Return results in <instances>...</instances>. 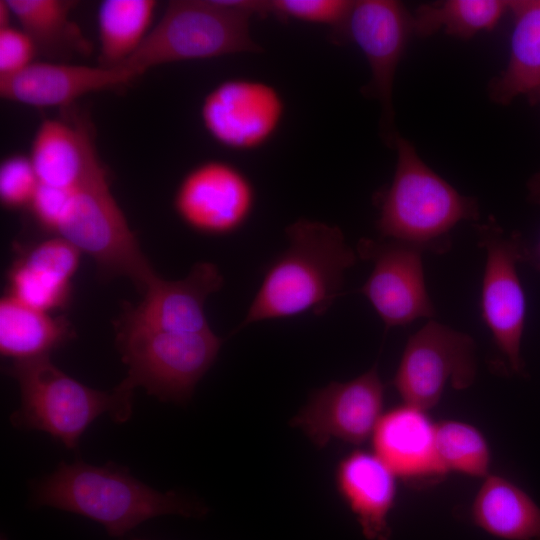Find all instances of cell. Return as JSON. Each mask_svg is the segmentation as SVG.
Here are the masks:
<instances>
[{"mask_svg": "<svg viewBox=\"0 0 540 540\" xmlns=\"http://www.w3.org/2000/svg\"><path fill=\"white\" fill-rule=\"evenodd\" d=\"M154 0H105L97 12L100 65L114 68L127 61L150 30Z\"/></svg>", "mask_w": 540, "mask_h": 540, "instance_id": "obj_25", "label": "cell"}, {"mask_svg": "<svg viewBox=\"0 0 540 540\" xmlns=\"http://www.w3.org/2000/svg\"><path fill=\"white\" fill-rule=\"evenodd\" d=\"M285 233L289 246L267 269L236 332L265 320L309 312L321 316L341 295L345 272L358 256L342 230L302 218Z\"/></svg>", "mask_w": 540, "mask_h": 540, "instance_id": "obj_1", "label": "cell"}, {"mask_svg": "<svg viewBox=\"0 0 540 540\" xmlns=\"http://www.w3.org/2000/svg\"><path fill=\"white\" fill-rule=\"evenodd\" d=\"M37 47L21 29L0 28V78L20 73L34 63Z\"/></svg>", "mask_w": 540, "mask_h": 540, "instance_id": "obj_30", "label": "cell"}, {"mask_svg": "<svg viewBox=\"0 0 540 540\" xmlns=\"http://www.w3.org/2000/svg\"><path fill=\"white\" fill-rule=\"evenodd\" d=\"M257 0H175L122 65L137 78L163 64L259 53L250 33Z\"/></svg>", "mask_w": 540, "mask_h": 540, "instance_id": "obj_4", "label": "cell"}, {"mask_svg": "<svg viewBox=\"0 0 540 540\" xmlns=\"http://www.w3.org/2000/svg\"><path fill=\"white\" fill-rule=\"evenodd\" d=\"M473 338L435 320L411 335L393 378L404 404L428 411L440 401L447 384L469 388L477 373Z\"/></svg>", "mask_w": 540, "mask_h": 540, "instance_id": "obj_10", "label": "cell"}, {"mask_svg": "<svg viewBox=\"0 0 540 540\" xmlns=\"http://www.w3.org/2000/svg\"><path fill=\"white\" fill-rule=\"evenodd\" d=\"M385 388L374 365L360 376L315 390L291 420L319 448L337 439L361 445L383 415Z\"/></svg>", "mask_w": 540, "mask_h": 540, "instance_id": "obj_13", "label": "cell"}, {"mask_svg": "<svg viewBox=\"0 0 540 540\" xmlns=\"http://www.w3.org/2000/svg\"><path fill=\"white\" fill-rule=\"evenodd\" d=\"M514 27L504 70L487 85L489 99L509 105L518 96L540 103V0L508 1Z\"/></svg>", "mask_w": 540, "mask_h": 540, "instance_id": "obj_20", "label": "cell"}, {"mask_svg": "<svg viewBox=\"0 0 540 540\" xmlns=\"http://www.w3.org/2000/svg\"><path fill=\"white\" fill-rule=\"evenodd\" d=\"M81 252L58 236L37 243L12 266L8 280L10 296L37 310L49 312L65 307L71 293Z\"/></svg>", "mask_w": 540, "mask_h": 540, "instance_id": "obj_19", "label": "cell"}, {"mask_svg": "<svg viewBox=\"0 0 540 540\" xmlns=\"http://www.w3.org/2000/svg\"><path fill=\"white\" fill-rule=\"evenodd\" d=\"M284 114V100L274 86L247 78L220 82L206 94L200 107L207 134L220 146L240 152L266 145Z\"/></svg>", "mask_w": 540, "mask_h": 540, "instance_id": "obj_11", "label": "cell"}, {"mask_svg": "<svg viewBox=\"0 0 540 540\" xmlns=\"http://www.w3.org/2000/svg\"><path fill=\"white\" fill-rule=\"evenodd\" d=\"M39 180L28 156L6 157L0 165V200L8 208L29 206Z\"/></svg>", "mask_w": 540, "mask_h": 540, "instance_id": "obj_29", "label": "cell"}, {"mask_svg": "<svg viewBox=\"0 0 540 540\" xmlns=\"http://www.w3.org/2000/svg\"><path fill=\"white\" fill-rule=\"evenodd\" d=\"M73 190L39 184L29 206L45 229L57 231L68 212Z\"/></svg>", "mask_w": 540, "mask_h": 540, "instance_id": "obj_31", "label": "cell"}, {"mask_svg": "<svg viewBox=\"0 0 540 540\" xmlns=\"http://www.w3.org/2000/svg\"><path fill=\"white\" fill-rule=\"evenodd\" d=\"M134 540H143V539H134Z\"/></svg>", "mask_w": 540, "mask_h": 540, "instance_id": "obj_33", "label": "cell"}, {"mask_svg": "<svg viewBox=\"0 0 540 540\" xmlns=\"http://www.w3.org/2000/svg\"><path fill=\"white\" fill-rule=\"evenodd\" d=\"M435 445L438 460L446 473L485 478L490 474L489 444L475 426L458 421L435 423Z\"/></svg>", "mask_w": 540, "mask_h": 540, "instance_id": "obj_27", "label": "cell"}, {"mask_svg": "<svg viewBox=\"0 0 540 540\" xmlns=\"http://www.w3.org/2000/svg\"><path fill=\"white\" fill-rule=\"evenodd\" d=\"M422 253L409 245L382 238H364L358 243L357 255L373 264L359 292L370 302L386 329L435 315L426 289Z\"/></svg>", "mask_w": 540, "mask_h": 540, "instance_id": "obj_12", "label": "cell"}, {"mask_svg": "<svg viewBox=\"0 0 540 540\" xmlns=\"http://www.w3.org/2000/svg\"><path fill=\"white\" fill-rule=\"evenodd\" d=\"M223 283L222 274L211 262L196 263L180 280L167 281L157 276L143 293L142 301L126 308L117 325L179 333L209 331L205 303Z\"/></svg>", "mask_w": 540, "mask_h": 540, "instance_id": "obj_15", "label": "cell"}, {"mask_svg": "<svg viewBox=\"0 0 540 540\" xmlns=\"http://www.w3.org/2000/svg\"><path fill=\"white\" fill-rule=\"evenodd\" d=\"M256 202L251 180L239 168L209 160L192 168L180 182L174 208L191 229L207 235H228L242 228Z\"/></svg>", "mask_w": 540, "mask_h": 540, "instance_id": "obj_14", "label": "cell"}, {"mask_svg": "<svg viewBox=\"0 0 540 540\" xmlns=\"http://www.w3.org/2000/svg\"><path fill=\"white\" fill-rule=\"evenodd\" d=\"M397 476L373 451L355 449L335 472L337 490L367 540H390L389 514L397 496Z\"/></svg>", "mask_w": 540, "mask_h": 540, "instance_id": "obj_18", "label": "cell"}, {"mask_svg": "<svg viewBox=\"0 0 540 540\" xmlns=\"http://www.w3.org/2000/svg\"><path fill=\"white\" fill-rule=\"evenodd\" d=\"M222 339L212 330L179 333L117 325L116 343L127 376L113 390L115 422L132 413V393L138 386L161 401L183 403L213 365Z\"/></svg>", "mask_w": 540, "mask_h": 540, "instance_id": "obj_5", "label": "cell"}, {"mask_svg": "<svg viewBox=\"0 0 540 540\" xmlns=\"http://www.w3.org/2000/svg\"><path fill=\"white\" fill-rule=\"evenodd\" d=\"M136 78L124 67L34 62L18 74L0 78V95L28 106L59 107L91 93L123 87Z\"/></svg>", "mask_w": 540, "mask_h": 540, "instance_id": "obj_16", "label": "cell"}, {"mask_svg": "<svg viewBox=\"0 0 540 540\" xmlns=\"http://www.w3.org/2000/svg\"><path fill=\"white\" fill-rule=\"evenodd\" d=\"M95 153L90 133L82 124L45 119L35 133L29 158L40 184L74 189Z\"/></svg>", "mask_w": 540, "mask_h": 540, "instance_id": "obj_21", "label": "cell"}, {"mask_svg": "<svg viewBox=\"0 0 540 540\" xmlns=\"http://www.w3.org/2000/svg\"><path fill=\"white\" fill-rule=\"evenodd\" d=\"M508 12V1L445 0L423 4L412 13L413 33L428 37L442 30L449 36L469 40L477 33L493 30Z\"/></svg>", "mask_w": 540, "mask_h": 540, "instance_id": "obj_26", "label": "cell"}, {"mask_svg": "<svg viewBox=\"0 0 540 540\" xmlns=\"http://www.w3.org/2000/svg\"><path fill=\"white\" fill-rule=\"evenodd\" d=\"M478 245L485 251L481 318L510 370L524 374L521 342L526 319V298L517 264L527 260L529 249L518 233L508 234L493 216L475 225Z\"/></svg>", "mask_w": 540, "mask_h": 540, "instance_id": "obj_8", "label": "cell"}, {"mask_svg": "<svg viewBox=\"0 0 540 540\" xmlns=\"http://www.w3.org/2000/svg\"><path fill=\"white\" fill-rule=\"evenodd\" d=\"M413 33V18L394 0H357L334 41L352 42L362 51L370 68V81L362 93L379 102L380 135L389 148L400 137L395 126L393 86L398 65Z\"/></svg>", "mask_w": 540, "mask_h": 540, "instance_id": "obj_9", "label": "cell"}, {"mask_svg": "<svg viewBox=\"0 0 540 540\" xmlns=\"http://www.w3.org/2000/svg\"><path fill=\"white\" fill-rule=\"evenodd\" d=\"M351 0H267V14L330 28L332 42L342 31L353 6Z\"/></svg>", "mask_w": 540, "mask_h": 540, "instance_id": "obj_28", "label": "cell"}, {"mask_svg": "<svg viewBox=\"0 0 540 540\" xmlns=\"http://www.w3.org/2000/svg\"><path fill=\"white\" fill-rule=\"evenodd\" d=\"M38 505L82 515L121 537L157 516L200 517L205 507L174 491L159 492L113 464L94 466L77 460L61 462L34 491Z\"/></svg>", "mask_w": 540, "mask_h": 540, "instance_id": "obj_2", "label": "cell"}, {"mask_svg": "<svg viewBox=\"0 0 540 540\" xmlns=\"http://www.w3.org/2000/svg\"><path fill=\"white\" fill-rule=\"evenodd\" d=\"M472 522L503 540H540V507L507 478H483L470 510Z\"/></svg>", "mask_w": 540, "mask_h": 540, "instance_id": "obj_22", "label": "cell"}, {"mask_svg": "<svg viewBox=\"0 0 540 540\" xmlns=\"http://www.w3.org/2000/svg\"><path fill=\"white\" fill-rule=\"evenodd\" d=\"M73 335L64 316L52 317L10 295L0 301L1 355L21 361L49 356Z\"/></svg>", "mask_w": 540, "mask_h": 540, "instance_id": "obj_23", "label": "cell"}, {"mask_svg": "<svg viewBox=\"0 0 540 540\" xmlns=\"http://www.w3.org/2000/svg\"><path fill=\"white\" fill-rule=\"evenodd\" d=\"M20 28L38 51L49 56L85 55L90 43L72 20L75 2L65 0H6Z\"/></svg>", "mask_w": 540, "mask_h": 540, "instance_id": "obj_24", "label": "cell"}, {"mask_svg": "<svg viewBox=\"0 0 540 540\" xmlns=\"http://www.w3.org/2000/svg\"><path fill=\"white\" fill-rule=\"evenodd\" d=\"M373 452L408 483H428L446 474L427 412L404 404L383 413L372 436Z\"/></svg>", "mask_w": 540, "mask_h": 540, "instance_id": "obj_17", "label": "cell"}, {"mask_svg": "<svg viewBox=\"0 0 540 540\" xmlns=\"http://www.w3.org/2000/svg\"><path fill=\"white\" fill-rule=\"evenodd\" d=\"M56 233L89 255L108 276H124L141 293L157 277L111 193L97 152L74 188L68 212Z\"/></svg>", "mask_w": 540, "mask_h": 540, "instance_id": "obj_6", "label": "cell"}, {"mask_svg": "<svg viewBox=\"0 0 540 540\" xmlns=\"http://www.w3.org/2000/svg\"><path fill=\"white\" fill-rule=\"evenodd\" d=\"M394 149L392 181L374 197L379 211L376 229L382 239L422 252L446 253L452 229L462 221L478 220V201L428 167L409 140L400 136Z\"/></svg>", "mask_w": 540, "mask_h": 540, "instance_id": "obj_3", "label": "cell"}, {"mask_svg": "<svg viewBox=\"0 0 540 540\" xmlns=\"http://www.w3.org/2000/svg\"><path fill=\"white\" fill-rule=\"evenodd\" d=\"M20 389V407L11 423L20 429L50 434L66 448L77 447L81 435L101 414L115 410L112 392L92 389L56 367L49 356L13 361L6 368Z\"/></svg>", "mask_w": 540, "mask_h": 540, "instance_id": "obj_7", "label": "cell"}, {"mask_svg": "<svg viewBox=\"0 0 540 540\" xmlns=\"http://www.w3.org/2000/svg\"><path fill=\"white\" fill-rule=\"evenodd\" d=\"M528 200L540 205V169L527 182ZM528 260L540 268V240L533 250L529 249Z\"/></svg>", "mask_w": 540, "mask_h": 540, "instance_id": "obj_32", "label": "cell"}]
</instances>
